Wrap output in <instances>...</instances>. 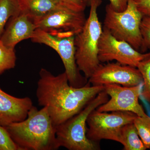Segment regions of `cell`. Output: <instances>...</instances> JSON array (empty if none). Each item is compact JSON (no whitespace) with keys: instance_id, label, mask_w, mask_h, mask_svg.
Listing matches in <instances>:
<instances>
[{"instance_id":"6da1fadb","label":"cell","mask_w":150,"mask_h":150,"mask_svg":"<svg viewBox=\"0 0 150 150\" xmlns=\"http://www.w3.org/2000/svg\"><path fill=\"white\" fill-rule=\"evenodd\" d=\"M36 96L38 104L47 108L54 126L62 124L78 114L101 91L104 86L91 85L75 88L69 84L64 72L55 76L40 69Z\"/></svg>"},{"instance_id":"7a4b0ae2","label":"cell","mask_w":150,"mask_h":150,"mask_svg":"<svg viewBox=\"0 0 150 150\" xmlns=\"http://www.w3.org/2000/svg\"><path fill=\"white\" fill-rule=\"evenodd\" d=\"M4 128L21 150H56L60 148L56 127L46 107L38 110L33 105L25 120Z\"/></svg>"},{"instance_id":"3957f363","label":"cell","mask_w":150,"mask_h":150,"mask_svg":"<svg viewBox=\"0 0 150 150\" xmlns=\"http://www.w3.org/2000/svg\"><path fill=\"white\" fill-rule=\"evenodd\" d=\"M102 0H92L88 18L79 33L75 36V58L78 69L88 79L100 64L98 44L103 32L97 9Z\"/></svg>"},{"instance_id":"277c9868","label":"cell","mask_w":150,"mask_h":150,"mask_svg":"<svg viewBox=\"0 0 150 150\" xmlns=\"http://www.w3.org/2000/svg\"><path fill=\"white\" fill-rule=\"evenodd\" d=\"M108 95L101 91L78 114L56 126V135L60 147L69 150H98L99 144L89 139L86 136L87 120L93 110L108 100Z\"/></svg>"},{"instance_id":"5b68a950","label":"cell","mask_w":150,"mask_h":150,"mask_svg":"<svg viewBox=\"0 0 150 150\" xmlns=\"http://www.w3.org/2000/svg\"><path fill=\"white\" fill-rule=\"evenodd\" d=\"M103 28L118 40L129 43L137 51H141L143 39L140 25L143 16L133 0H129L125 11H115L110 4L106 6Z\"/></svg>"},{"instance_id":"8992f818","label":"cell","mask_w":150,"mask_h":150,"mask_svg":"<svg viewBox=\"0 0 150 150\" xmlns=\"http://www.w3.org/2000/svg\"><path fill=\"white\" fill-rule=\"evenodd\" d=\"M137 116L131 112L112 111L108 113L95 109L87 120V137L91 141L98 143L102 140H109L120 143L122 127L128 123H134Z\"/></svg>"},{"instance_id":"52a82bcc","label":"cell","mask_w":150,"mask_h":150,"mask_svg":"<svg viewBox=\"0 0 150 150\" xmlns=\"http://www.w3.org/2000/svg\"><path fill=\"white\" fill-rule=\"evenodd\" d=\"M74 38L56 37L36 29L30 39L34 43L44 44L55 50L62 59L70 85L81 88L86 84L88 81L81 74L76 63Z\"/></svg>"},{"instance_id":"ba28073f","label":"cell","mask_w":150,"mask_h":150,"mask_svg":"<svg viewBox=\"0 0 150 150\" xmlns=\"http://www.w3.org/2000/svg\"><path fill=\"white\" fill-rule=\"evenodd\" d=\"M86 20L84 11H79L63 6L44 16L33 20L36 29L53 36L64 37L75 36L83 29Z\"/></svg>"},{"instance_id":"9c48e42d","label":"cell","mask_w":150,"mask_h":150,"mask_svg":"<svg viewBox=\"0 0 150 150\" xmlns=\"http://www.w3.org/2000/svg\"><path fill=\"white\" fill-rule=\"evenodd\" d=\"M150 57V51L142 53L128 43L116 39L103 28L98 44V58L100 63L116 61L124 65L137 68L140 62Z\"/></svg>"},{"instance_id":"30bf717a","label":"cell","mask_w":150,"mask_h":150,"mask_svg":"<svg viewBox=\"0 0 150 150\" xmlns=\"http://www.w3.org/2000/svg\"><path fill=\"white\" fill-rule=\"evenodd\" d=\"M142 86L143 83L131 87L115 84L104 86V91L110 98L96 110L101 112H131L140 117L148 116L139 101Z\"/></svg>"},{"instance_id":"8fae6325","label":"cell","mask_w":150,"mask_h":150,"mask_svg":"<svg viewBox=\"0 0 150 150\" xmlns=\"http://www.w3.org/2000/svg\"><path fill=\"white\" fill-rule=\"evenodd\" d=\"M88 82L94 86L115 84L131 87L143 83V78L136 67L121 64L118 62H108L100 64L89 78Z\"/></svg>"},{"instance_id":"7c38bea8","label":"cell","mask_w":150,"mask_h":150,"mask_svg":"<svg viewBox=\"0 0 150 150\" xmlns=\"http://www.w3.org/2000/svg\"><path fill=\"white\" fill-rule=\"evenodd\" d=\"M33 106L29 97H16L0 88V125L6 126L23 121Z\"/></svg>"},{"instance_id":"4fadbf2b","label":"cell","mask_w":150,"mask_h":150,"mask_svg":"<svg viewBox=\"0 0 150 150\" xmlns=\"http://www.w3.org/2000/svg\"><path fill=\"white\" fill-rule=\"evenodd\" d=\"M35 29L33 21L20 13L10 19L0 40L5 46L14 49L19 42L31 38Z\"/></svg>"},{"instance_id":"5bb4252c","label":"cell","mask_w":150,"mask_h":150,"mask_svg":"<svg viewBox=\"0 0 150 150\" xmlns=\"http://www.w3.org/2000/svg\"><path fill=\"white\" fill-rule=\"evenodd\" d=\"M17 1L21 13L26 15L33 21L36 19L44 16L55 9L66 6L60 0H17Z\"/></svg>"},{"instance_id":"9a60e30c","label":"cell","mask_w":150,"mask_h":150,"mask_svg":"<svg viewBox=\"0 0 150 150\" xmlns=\"http://www.w3.org/2000/svg\"><path fill=\"white\" fill-rule=\"evenodd\" d=\"M120 144L123 150H146V148L140 139L134 123H128L122 127Z\"/></svg>"},{"instance_id":"2e32d148","label":"cell","mask_w":150,"mask_h":150,"mask_svg":"<svg viewBox=\"0 0 150 150\" xmlns=\"http://www.w3.org/2000/svg\"><path fill=\"white\" fill-rule=\"evenodd\" d=\"M17 0H0V38L7 22L11 18L20 13Z\"/></svg>"},{"instance_id":"e0dca14e","label":"cell","mask_w":150,"mask_h":150,"mask_svg":"<svg viewBox=\"0 0 150 150\" xmlns=\"http://www.w3.org/2000/svg\"><path fill=\"white\" fill-rule=\"evenodd\" d=\"M16 56L14 48L5 46L0 40V75L16 65Z\"/></svg>"},{"instance_id":"ac0fdd59","label":"cell","mask_w":150,"mask_h":150,"mask_svg":"<svg viewBox=\"0 0 150 150\" xmlns=\"http://www.w3.org/2000/svg\"><path fill=\"white\" fill-rule=\"evenodd\" d=\"M143 78L141 95L150 104V57L140 62L137 67Z\"/></svg>"},{"instance_id":"d6986e66","label":"cell","mask_w":150,"mask_h":150,"mask_svg":"<svg viewBox=\"0 0 150 150\" xmlns=\"http://www.w3.org/2000/svg\"><path fill=\"white\" fill-rule=\"evenodd\" d=\"M134 125L142 142L147 149H150V117L137 115L134 119Z\"/></svg>"},{"instance_id":"ffe728a7","label":"cell","mask_w":150,"mask_h":150,"mask_svg":"<svg viewBox=\"0 0 150 150\" xmlns=\"http://www.w3.org/2000/svg\"><path fill=\"white\" fill-rule=\"evenodd\" d=\"M140 29L143 39L140 52L144 53L150 49V17L143 16Z\"/></svg>"},{"instance_id":"44dd1931","label":"cell","mask_w":150,"mask_h":150,"mask_svg":"<svg viewBox=\"0 0 150 150\" xmlns=\"http://www.w3.org/2000/svg\"><path fill=\"white\" fill-rule=\"evenodd\" d=\"M0 150H21L4 126L0 125Z\"/></svg>"},{"instance_id":"7402d4cb","label":"cell","mask_w":150,"mask_h":150,"mask_svg":"<svg viewBox=\"0 0 150 150\" xmlns=\"http://www.w3.org/2000/svg\"><path fill=\"white\" fill-rule=\"evenodd\" d=\"M68 7L79 11H84L86 5L83 0H60Z\"/></svg>"},{"instance_id":"603a6c76","label":"cell","mask_w":150,"mask_h":150,"mask_svg":"<svg viewBox=\"0 0 150 150\" xmlns=\"http://www.w3.org/2000/svg\"><path fill=\"white\" fill-rule=\"evenodd\" d=\"M143 16L150 17V0H133Z\"/></svg>"},{"instance_id":"cb8c5ba5","label":"cell","mask_w":150,"mask_h":150,"mask_svg":"<svg viewBox=\"0 0 150 150\" xmlns=\"http://www.w3.org/2000/svg\"><path fill=\"white\" fill-rule=\"evenodd\" d=\"M110 4L115 11L122 12L125 11L128 6L129 0H109Z\"/></svg>"},{"instance_id":"d4e9b609","label":"cell","mask_w":150,"mask_h":150,"mask_svg":"<svg viewBox=\"0 0 150 150\" xmlns=\"http://www.w3.org/2000/svg\"><path fill=\"white\" fill-rule=\"evenodd\" d=\"M86 5L87 6H90L92 0H83Z\"/></svg>"}]
</instances>
